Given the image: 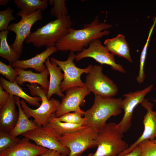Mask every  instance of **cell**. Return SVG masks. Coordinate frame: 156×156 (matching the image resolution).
I'll list each match as a JSON object with an SVG mask.
<instances>
[{
	"label": "cell",
	"mask_w": 156,
	"mask_h": 156,
	"mask_svg": "<svg viewBox=\"0 0 156 156\" xmlns=\"http://www.w3.org/2000/svg\"><path fill=\"white\" fill-rule=\"evenodd\" d=\"M112 27L111 24L100 22L97 16L90 23H85L82 29L69 28L68 33L55 44V47L57 51L80 52L93 40L108 35L109 31L106 29Z\"/></svg>",
	"instance_id": "6da1fadb"
},
{
	"label": "cell",
	"mask_w": 156,
	"mask_h": 156,
	"mask_svg": "<svg viewBox=\"0 0 156 156\" xmlns=\"http://www.w3.org/2000/svg\"><path fill=\"white\" fill-rule=\"evenodd\" d=\"M71 25V18L68 15L57 18L31 32L25 42L38 48L43 46L55 47V44L68 33Z\"/></svg>",
	"instance_id": "7a4b0ae2"
},
{
	"label": "cell",
	"mask_w": 156,
	"mask_h": 156,
	"mask_svg": "<svg viewBox=\"0 0 156 156\" xmlns=\"http://www.w3.org/2000/svg\"><path fill=\"white\" fill-rule=\"evenodd\" d=\"M122 99L121 98L95 95L92 106L84 111L83 116L86 120V126L94 128L98 131L101 129L110 117L121 113Z\"/></svg>",
	"instance_id": "3957f363"
},
{
	"label": "cell",
	"mask_w": 156,
	"mask_h": 156,
	"mask_svg": "<svg viewBox=\"0 0 156 156\" xmlns=\"http://www.w3.org/2000/svg\"><path fill=\"white\" fill-rule=\"evenodd\" d=\"M27 86L32 95L41 98V103L38 108L33 109L28 107L22 99L20 102L23 110L28 118L32 117L34 118V122L38 127L46 126L49 117L55 112L61 103L54 98L48 99L47 97L48 91L38 84L30 83Z\"/></svg>",
	"instance_id": "277c9868"
},
{
	"label": "cell",
	"mask_w": 156,
	"mask_h": 156,
	"mask_svg": "<svg viewBox=\"0 0 156 156\" xmlns=\"http://www.w3.org/2000/svg\"><path fill=\"white\" fill-rule=\"evenodd\" d=\"M114 122L107 123L98 131L97 149L92 156H116L126 150L128 144Z\"/></svg>",
	"instance_id": "5b68a950"
},
{
	"label": "cell",
	"mask_w": 156,
	"mask_h": 156,
	"mask_svg": "<svg viewBox=\"0 0 156 156\" xmlns=\"http://www.w3.org/2000/svg\"><path fill=\"white\" fill-rule=\"evenodd\" d=\"M98 131L87 126L76 132L60 136V143L70 151L68 156H80L86 150L97 146Z\"/></svg>",
	"instance_id": "8992f818"
},
{
	"label": "cell",
	"mask_w": 156,
	"mask_h": 156,
	"mask_svg": "<svg viewBox=\"0 0 156 156\" xmlns=\"http://www.w3.org/2000/svg\"><path fill=\"white\" fill-rule=\"evenodd\" d=\"M76 56L74 52L70 51L66 61L59 60L53 57L50 58V61L55 63L64 72L63 79L60 86L62 92L71 88L86 86L81 79V75L84 73L88 74L93 65L89 64L84 68L77 67L73 62Z\"/></svg>",
	"instance_id": "52a82bcc"
},
{
	"label": "cell",
	"mask_w": 156,
	"mask_h": 156,
	"mask_svg": "<svg viewBox=\"0 0 156 156\" xmlns=\"http://www.w3.org/2000/svg\"><path fill=\"white\" fill-rule=\"evenodd\" d=\"M86 86L95 95L112 97L118 91V87L114 82L103 72L101 65H93L86 77Z\"/></svg>",
	"instance_id": "ba28073f"
},
{
	"label": "cell",
	"mask_w": 156,
	"mask_h": 156,
	"mask_svg": "<svg viewBox=\"0 0 156 156\" xmlns=\"http://www.w3.org/2000/svg\"><path fill=\"white\" fill-rule=\"evenodd\" d=\"M21 135L29 140L33 141L38 146L56 151L62 155L68 156L70 154L69 149L60 142L59 138L60 136L47 126L38 127Z\"/></svg>",
	"instance_id": "9c48e42d"
},
{
	"label": "cell",
	"mask_w": 156,
	"mask_h": 156,
	"mask_svg": "<svg viewBox=\"0 0 156 156\" xmlns=\"http://www.w3.org/2000/svg\"><path fill=\"white\" fill-rule=\"evenodd\" d=\"M86 57L92 58L102 64L110 66L113 70L122 73H126L122 66L116 63L114 55L102 44L100 39L93 40L88 47L78 53L76 55L75 59L79 61Z\"/></svg>",
	"instance_id": "30bf717a"
},
{
	"label": "cell",
	"mask_w": 156,
	"mask_h": 156,
	"mask_svg": "<svg viewBox=\"0 0 156 156\" xmlns=\"http://www.w3.org/2000/svg\"><path fill=\"white\" fill-rule=\"evenodd\" d=\"M153 86L152 84L142 90L123 94L125 98L122 99L121 106L124 110V115L121 120L116 124L117 127L121 133L123 134L130 128L134 109L138 105L141 104L145 96L151 91Z\"/></svg>",
	"instance_id": "8fae6325"
},
{
	"label": "cell",
	"mask_w": 156,
	"mask_h": 156,
	"mask_svg": "<svg viewBox=\"0 0 156 156\" xmlns=\"http://www.w3.org/2000/svg\"><path fill=\"white\" fill-rule=\"evenodd\" d=\"M21 20L17 23L9 25L7 30L14 32L16 37L11 48L20 56L23 51V43L31 32V28L36 21L42 19L41 11L38 10L28 15H21Z\"/></svg>",
	"instance_id": "7c38bea8"
},
{
	"label": "cell",
	"mask_w": 156,
	"mask_h": 156,
	"mask_svg": "<svg viewBox=\"0 0 156 156\" xmlns=\"http://www.w3.org/2000/svg\"><path fill=\"white\" fill-rule=\"evenodd\" d=\"M65 91L66 95L62 98L55 113V117L58 118L65 113L71 112H78L83 116L84 111L80 108V106L84 105L85 97L91 92L86 86L71 88Z\"/></svg>",
	"instance_id": "4fadbf2b"
},
{
	"label": "cell",
	"mask_w": 156,
	"mask_h": 156,
	"mask_svg": "<svg viewBox=\"0 0 156 156\" xmlns=\"http://www.w3.org/2000/svg\"><path fill=\"white\" fill-rule=\"evenodd\" d=\"M142 106L145 109L147 112L144 116L143 124L144 130L140 136L125 151L117 156L127 155L138 146L142 141L146 140H153L156 137V111L153 110V105L147 99H144L141 103Z\"/></svg>",
	"instance_id": "5bb4252c"
},
{
	"label": "cell",
	"mask_w": 156,
	"mask_h": 156,
	"mask_svg": "<svg viewBox=\"0 0 156 156\" xmlns=\"http://www.w3.org/2000/svg\"><path fill=\"white\" fill-rule=\"evenodd\" d=\"M48 149L31 143L24 137L13 147L0 152V156H38Z\"/></svg>",
	"instance_id": "9a60e30c"
},
{
	"label": "cell",
	"mask_w": 156,
	"mask_h": 156,
	"mask_svg": "<svg viewBox=\"0 0 156 156\" xmlns=\"http://www.w3.org/2000/svg\"><path fill=\"white\" fill-rule=\"evenodd\" d=\"M16 105V96L10 95L7 103L0 109V131L10 133L16 125L19 115Z\"/></svg>",
	"instance_id": "2e32d148"
},
{
	"label": "cell",
	"mask_w": 156,
	"mask_h": 156,
	"mask_svg": "<svg viewBox=\"0 0 156 156\" xmlns=\"http://www.w3.org/2000/svg\"><path fill=\"white\" fill-rule=\"evenodd\" d=\"M57 51L55 47H47L46 49L40 54L29 59L17 60L11 64L13 68L24 69L31 68L39 73L44 71L47 68L44 64L49 57Z\"/></svg>",
	"instance_id": "e0dca14e"
},
{
	"label": "cell",
	"mask_w": 156,
	"mask_h": 156,
	"mask_svg": "<svg viewBox=\"0 0 156 156\" xmlns=\"http://www.w3.org/2000/svg\"><path fill=\"white\" fill-rule=\"evenodd\" d=\"M44 64L50 76L47 94L48 99H50L54 94L63 98L65 95L62 92L60 89V84L64 78V74L62 73L61 69L55 63L51 62L49 58L45 61Z\"/></svg>",
	"instance_id": "ac0fdd59"
},
{
	"label": "cell",
	"mask_w": 156,
	"mask_h": 156,
	"mask_svg": "<svg viewBox=\"0 0 156 156\" xmlns=\"http://www.w3.org/2000/svg\"><path fill=\"white\" fill-rule=\"evenodd\" d=\"M18 73V76L14 81L21 86L24 83L28 82L30 83L39 85L43 89L48 91L49 82L48 77L49 72L47 68L43 72L35 73L31 70H25L19 68H15Z\"/></svg>",
	"instance_id": "d6986e66"
},
{
	"label": "cell",
	"mask_w": 156,
	"mask_h": 156,
	"mask_svg": "<svg viewBox=\"0 0 156 156\" xmlns=\"http://www.w3.org/2000/svg\"><path fill=\"white\" fill-rule=\"evenodd\" d=\"M105 46L113 55L125 58L133 62L130 53L129 48L125 36L119 34L115 37L105 40Z\"/></svg>",
	"instance_id": "ffe728a7"
},
{
	"label": "cell",
	"mask_w": 156,
	"mask_h": 156,
	"mask_svg": "<svg viewBox=\"0 0 156 156\" xmlns=\"http://www.w3.org/2000/svg\"><path fill=\"white\" fill-rule=\"evenodd\" d=\"M0 83V85L3 89L10 95L21 97L31 105L39 107L41 105L39 102L42 101L41 98L39 96H29L26 93L15 81L12 82L1 77Z\"/></svg>",
	"instance_id": "44dd1931"
},
{
	"label": "cell",
	"mask_w": 156,
	"mask_h": 156,
	"mask_svg": "<svg viewBox=\"0 0 156 156\" xmlns=\"http://www.w3.org/2000/svg\"><path fill=\"white\" fill-rule=\"evenodd\" d=\"M16 99L18 109V117L16 125L10 132V135L14 137L38 127L34 121L29 120L24 113L21 107L19 97L16 96Z\"/></svg>",
	"instance_id": "7402d4cb"
},
{
	"label": "cell",
	"mask_w": 156,
	"mask_h": 156,
	"mask_svg": "<svg viewBox=\"0 0 156 156\" xmlns=\"http://www.w3.org/2000/svg\"><path fill=\"white\" fill-rule=\"evenodd\" d=\"M55 113L49 117L46 126L60 136L76 132L87 127L58 121L55 119Z\"/></svg>",
	"instance_id": "603a6c76"
},
{
	"label": "cell",
	"mask_w": 156,
	"mask_h": 156,
	"mask_svg": "<svg viewBox=\"0 0 156 156\" xmlns=\"http://www.w3.org/2000/svg\"><path fill=\"white\" fill-rule=\"evenodd\" d=\"M14 2L21 10L17 15H28L32 14L38 10H45L48 7L47 0H14Z\"/></svg>",
	"instance_id": "cb8c5ba5"
},
{
	"label": "cell",
	"mask_w": 156,
	"mask_h": 156,
	"mask_svg": "<svg viewBox=\"0 0 156 156\" xmlns=\"http://www.w3.org/2000/svg\"><path fill=\"white\" fill-rule=\"evenodd\" d=\"M9 33L7 29L0 32V56L11 64L19 60L20 56L8 44L7 38Z\"/></svg>",
	"instance_id": "d4e9b609"
},
{
	"label": "cell",
	"mask_w": 156,
	"mask_h": 156,
	"mask_svg": "<svg viewBox=\"0 0 156 156\" xmlns=\"http://www.w3.org/2000/svg\"><path fill=\"white\" fill-rule=\"evenodd\" d=\"M156 23V17L155 18L153 24L150 29L146 43L143 47L141 54L139 70L138 75L136 78L137 82L139 84H141L143 83L145 78V74L144 70V66L146 55L147 47L152 33Z\"/></svg>",
	"instance_id": "484cf974"
},
{
	"label": "cell",
	"mask_w": 156,
	"mask_h": 156,
	"mask_svg": "<svg viewBox=\"0 0 156 156\" xmlns=\"http://www.w3.org/2000/svg\"><path fill=\"white\" fill-rule=\"evenodd\" d=\"M82 116L78 112H70L65 113L58 118L55 117V118L57 120L60 122L86 126V119L84 117L82 118Z\"/></svg>",
	"instance_id": "4316f807"
},
{
	"label": "cell",
	"mask_w": 156,
	"mask_h": 156,
	"mask_svg": "<svg viewBox=\"0 0 156 156\" xmlns=\"http://www.w3.org/2000/svg\"><path fill=\"white\" fill-rule=\"evenodd\" d=\"M20 140L12 136L10 133L0 131V152L13 147Z\"/></svg>",
	"instance_id": "83f0119b"
},
{
	"label": "cell",
	"mask_w": 156,
	"mask_h": 156,
	"mask_svg": "<svg viewBox=\"0 0 156 156\" xmlns=\"http://www.w3.org/2000/svg\"><path fill=\"white\" fill-rule=\"evenodd\" d=\"M66 1L65 0H53V7L50 10L51 14L57 18L68 15L67 9L65 5Z\"/></svg>",
	"instance_id": "f1b7e54d"
},
{
	"label": "cell",
	"mask_w": 156,
	"mask_h": 156,
	"mask_svg": "<svg viewBox=\"0 0 156 156\" xmlns=\"http://www.w3.org/2000/svg\"><path fill=\"white\" fill-rule=\"evenodd\" d=\"M13 10L10 7L0 11V31H1L7 29L9 24L16 19L13 15Z\"/></svg>",
	"instance_id": "f546056e"
},
{
	"label": "cell",
	"mask_w": 156,
	"mask_h": 156,
	"mask_svg": "<svg viewBox=\"0 0 156 156\" xmlns=\"http://www.w3.org/2000/svg\"><path fill=\"white\" fill-rule=\"evenodd\" d=\"M141 148L140 156H156V143L154 140H146L138 145Z\"/></svg>",
	"instance_id": "4dcf8cb0"
},
{
	"label": "cell",
	"mask_w": 156,
	"mask_h": 156,
	"mask_svg": "<svg viewBox=\"0 0 156 156\" xmlns=\"http://www.w3.org/2000/svg\"><path fill=\"white\" fill-rule=\"evenodd\" d=\"M0 74L13 82L18 76V73L15 68L14 69L11 64L7 65L0 61Z\"/></svg>",
	"instance_id": "1f68e13d"
},
{
	"label": "cell",
	"mask_w": 156,
	"mask_h": 156,
	"mask_svg": "<svg viewBox=\"0 0 156 156\" xmlns=\"http://www.w3.org/2000/svg\"><path fill=\"white\" fill-rule=\"evenodd\" d=\"M0 85V109L4 106L8 102L10 97L9 94Z\"/></svg>",
	"instance_id": "d6a6232c"
},
{
	"label": "cell",
	"mask_w": 156,
	"mask_h": 156,
	"mask_svg": "<svg viewBox=\"0 0 156 156\" xmlns=\"http://www.w3.org/2000/svg\"><path fill=\"white\" fill-rule=\"evenodd\" d=\"M61 155L62 154L57 151L48 149L40 156H61Z\"/></svg>",
	"instance_id": "836d02e7"
},
{
	"label": "cell",
	"mask_w": 156,
	"mask_h": 156,
	"mask_svg": "<svg viewBox=\"0 0 156 156\" xmlns=\"http://www.w3.org/2000/svg\"><path fill=\"white\" fill-rule=\"evenodd\" d=\"M141 148L138 146L130 153L122 156H140Z\"/></svg>",
	"instance_id": "e575fe53"
},
{
	"label": "cell",
	"mask_w": 156,
	"mask_h": 156,
	"mask_svg": "<svg viewBox=\"0 0 156 156\" xmlns=\"http://www.w3.org/2000/svg\"><path fill=\"white\" fill-rule=\"evenodd\" d=\"M9 0H0V5H4L7 4Z\"/></svg>",
	"instance_id": "d590c367"
},
{
	"label": "cell",
	"mask_w": 156,
	"mask_h": 156,
	"mask_svg": "<svg viewBox=\"0 0 156 156\" xmlns=\"http://www.w3.org/2000/svg\"><path fill=\"white\" fill-rule=\"evenodd\" d=\"M92 156V154L91 153L89 154L87 156ZM61 156H66L65 155H62Z\"/></svg>",
	"instance_id": "8d00e7d4"
},
{
	"label": "cell",
	"mask_w": 156,
	"mask_h": 156,
	"mask_svg": "<svg viewBox=\"0 0 156 156\" xmlns=\"http://www.w3.org/2000/svg\"><path fill=\"white\" fill-rule=\"evenodd\" d=\"M153 101L154 102H155V103H156V100H155L154 99H153Z\"/></svg>",
	"instance_id": "74e56055"
},
{
	"label": "cell",
	"mask_w": 156,
	"mask_h": 156,
	"mask_svg": "<svg viewBox=\"0 0 156 156\" xmlns=\"http://www.w3.org/2000/svg\"><path fill=\"white\" fill-rule=\"evenodd\" d=\"M154 142L155 143H156V138L154 140Z\"/></svg>",
	"instance_id": "f35d334b"
}]
</instances>
